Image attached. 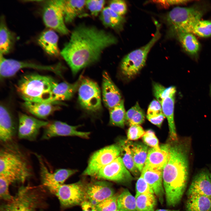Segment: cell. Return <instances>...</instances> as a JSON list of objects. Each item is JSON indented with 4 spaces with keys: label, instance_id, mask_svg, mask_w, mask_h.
<instances>
[{
    "label": "cell",
    "instance_id": "obj_46",
    "mask_svg": "<svg viewBox=\"0 0 211 211\" xmlns=\"http://www.w3.org/2000/svg\"><path fill=\"white\" fill-rule=\"evenodd\" d=\"M145 132L140 125L130 126L127 132V138L129 140H135L138 139L144 134Z\"/></svg>",
    "mask_w": 211,
    "mask_h": 211
},
{
    "label": "cell",
    "instance_id": "obj_43",
    "mask_svg": "<svg viewBox=\"0 0 211 211\" xmlns=\"http://www.w3.org/2000/svg\"><path fill=\"white\" fill-rule=\"evenodd\" d=\"M142 139L147 145L156 149L161 150L158 139L152 130H149L146 131L142 137Z\"/></svg>",
    "mask_w": 211,
    "mask_h": 211
},
{
    "label": "cell",
    "instance_id": "obj_4",
    "mask_svg": "<svg viewBox=\"0 0 211 211\" xmlns=\"http://www.w3.org/2000/svg\"><path fill=\"white\" fill-rule=\"evenodd\" d=\"M57 83L51 76L31 74L23 76L16 89L25 101L52 102V91Z\"/></svg>",
    "mask_w": 211,
    "mask_h": 211
},
{
    "label": "cell",
    "instance_id": "obj_30",
    "mask_svg": "<svg viewBox=\"0 0 211 211\" xmlns=\"http://www.w3.org/2000/svg\"><path fill=\"white\" fill-rule=\"evenodd\" d=\"M174 37L178 39L185 50L192 55L198 53L200 49V44L193 34L183 33L178 34Z\"/></svg>",
    "mask_w": 211,
    "mask_h": 211
},
{
    "label": "cell",
    "instance_id": "obj_25",
    "mask_svg": "<svg viewBox=\"0 0 211 211\" xmlns=\"http://www.w3.org/2000/svg\"><path fill=\"white\" fill-rule=\"evenodd\" d=\"M59 37L55 30L48 29L43 32L38 39V42L49 55L57 56L60 54L58 47Z\"/></svg>",
    "mask_w": 211,
    "mask_h": 211
},
{
    "label": "cell",
    "instance_id": "obj_31",
    "mask_svg": "<svg viewBox=\"0 0 211 211\" xmlns=\"http://www.w3.org/2000/svg\"><path fill=\"white\" fill-rule=\"evenodd\" d=\"M14 38L7 28L3 16L1 18L0 26V54L8 53L13 47Z\"/></svg>",
    "mask_w": 211,
    "mask_h": 211
},
{
    "label": "cell",
    "instance_id": "obj_9",
    "mask_svg": "<svg viewBox=\"0 0 211 211\" xmlns=\"http://www.w3.org/2000/svg\"><path fill=\"white\" fill-rule=\"evenodd\" d=\"M78 90L79 102L83 109L93 113L101 110V92L96 82L89 78L82 77Z\"/></svg>",
    "mask_w": 211,
    "mask_h": 211
},
{
    "label": "cell",
    "instance_id": "obj_33",
    "mask_svg": "<svg viewBox=\"0 0 211 211\" xmlns=\"http://www.w3.org/2000/svg\"><path fill=\"white\" fill-rule=\"evenodd\" d=\"M129 141H125L120 142L121 154L123 162L127 169L135 176H137L139 171L136 167L133 158Z\"/></svg>",
    "mask_w": 211,
    "mask_h": 211
},
{
    "label": "cell",
    "instance_id": "obj_1",
    "mask_svg": "<svg viewBox=\"0 0 211 211\" xmlns=\"http://www.w3.org/2000/svg\"><path fill=\"white\" fill-rule=\"evenodd\" d=\"M117 42V38L110 32L81 24L73 30L60 54L75 75L98 61L105 50Z\"/></svg>",
    "mask_w": 211,
    "mask_h": 211
},
{
    "label": "cell",
    "instance_id": "obj_48",
    "mask_svg": "<svg viewBox=\"0 0 211 211\" xmlns=\"http://www.w3.org/2000/svg\"><path fill=\"white\" fill-rule=\"evenodd\" d=\"M165 116L163 113L156 116L147 117V119L152 123L160 127Z\"/></svg>",
    "mask_w": 211,
    "mask_h": 211
},
{
    "label": "cell",
    "instance_id": "obj_36",
    "mask_svg": "<svg viewBox=\"0 0 211 211\" xmlns=\"http://www.w3.org/2000/svg\"><path fill=\"white\" fill-rule=\"evenodd\" d=\"M137 211H154L156 203L154 194H141L135 196Z\"/></svg>",
    "mask_w": 211,
    "mask_h": 211
},
{
    "label": "cell",
    "instance_id": "obj_40",
    "mask_svg": "<svg viewBox=\"0 0 211 211\" xmlns=\"http://www.w3.org/2000/svg\"><path fill=\"white\" fill-rule=\"evenodd\" d=\"M12 183L6 178L0 176V197L1 199L7 202L11 201L13 196L9 191V185Z\"/></svg>",
    "mask_w": 211,
    "mask_h": 211
},
{
    "label": "cell",
    "instance_id": "obj_28",
    "mask_svg": "<svg viewBox=\"0 0 211 211\" xmlns=\"http://www.w3.org/2000/svg\"><path fill=\"white\" fill-rule=\"evenodd\" d=\"M100 18L106 27L118 32L122 30L125 22L123 16L117 14L108 7L103 8L100 13Z\"/></svg>",
    "mask_w": 211,
    "mask_h": 211
},
{
    "label": "cell",
    "instance_id": "obj_38",
    "mask_svg": "<svg viewBox=\"0 0 211 211\" xmlns=\"http://www.w3.org/2000/svg\"><path fill=\"white\" fill-rule=\"evenodd\" d=\"M190 33L201 37L211 36V21L200 20L193 26Z\"/></svg>",
    "mask_w": 211,
    "mask_h": 211
},
{
    "label": "cell",
    "instance_id": "obj_5",
    "mask_svg": "<svg viewBox=\"0 0 211 211\" xmlns=\"http://www.w3.org/2000/svg\"><path fill=\"white\" fill-rule=\"evenodd\" d=\"M203 14L202 11L196 7L174 8L165 16V21L169 28V35L173 37L181 33H190Z\"/></svg>",
    "mask_w": 211,
    "mask_h": 211
},
{
    "label": "cell",
    "instance_id": "obj_32",
    "mask_svg": "<svg viewBox=\"0 0 211 211\" xmlns=\"http://www.w3.org/2000/svg\"><path fill=\"white\" fill-rule=\"evenodd\" d=\"M135 164L141 173L147 159L148 148L147 146L141 143L129 142Z\"/></svg>",
    "mask_w": 211,
    "mask_h": 211
},
{
    "label": "cell",
    "instance_id": "obj_19",
    "mask_svg": "<svg viewBox=\"0 0 211 211\" xmlns=\"http://www.w3.org/2000/svg\"><path fill=\"white\" fill-rule=\"evenodd\" d=\"M188 196L198 195L211 199V177L210 172L203 170L194 177L187 192Z\"/></svg>",
    "mask_w": 211,
    "mask_h": 211
},
{
    "label": "cell",
    "instance_id": "obj_29",
    "mask_svg": "<svg viewBox=\"0 0 211 211\" xmlns=\"http://www.w3.org/2000/svg\"><path fill=\"white\" fill-rule=\"evenodd\" d=\"M186 203V211H211V199L202 195L188 196Z\"/></svg>",
    "mask_w": 211,
    "mask_h": 211
},
{
    "label": "cell",
    "instance_id": "obj_47",
    "mask_svg": "<svg viewBox=\"0 0 211 211\" xmlns=\"http://www.w3.org/2000/svg\"><path fill=\"white\" fill-rule=\"evenodd\" d=\"M162 113H163L161 104L156 100L154 99L149 105L147 117L156 116Z\"/></svg>",
    "mask_w": 211,
    "mask_h": 211
},
{
    "label": "cell",
    "instance_id": "obj_22",
    "mask_svg": "<svg viewBox=\"0 0 211 211\" xmlns=\"http://www.w3.org/2000/svg\"><path fill=\"white\" fill-rule=\"evenodd\" d=\"M176 92L175 87L172 86L170 92L160 103L163 113L167 120L170 137L174 141H177L178 139L174 117Z\"/></svg>",
    "mask_w": 211,
    "mask_h": 211
},
{
    "label": "cell",
    "instance_id": "obj_39",
    "mask_svg": "<svg viewBox=\"0 0 211 211\" xmlns=\"http://www.w3.org/2000/svg\"><path fill=\"white\" fill-rule=\"evenodd\" d=\"M118 195L115 194L96 205L98 211H115L117 210V200Z\"/></svg>",
    "mask_w": 211,
    "mask_h": 211
},
{
    "label": "cell",
    "instance_id": "obj_3",
    "mask_svg": "<svg viewBox=\"0 0 211 211\" xmlns=\"http://www.w3.org/2000/svg\"><path fill=\"white\" fill-rule=\"evenodd\" d=\"M2 144L0 149V176L7 178L12 183L24 182L32 174L28 158L13 141Z\"/></svg>",
    "mask_w": 211,
    "mask_h": 211
},
{
    "label": "cell",
    "instance_id": "obj_17",
    "mask_svg": "<svg viewBox=\"0 0 211 211\" xmlns=\"http://www.w3.org/2000/svg\"><path fill=\"white\" fill-rule=\"evenodd\" d=\"M86 192L87 200L95 206L115 194L112 185L105 181H95L86 184Z\"/></svg>",
    "mask_w": 211,
    "mask_h": 211
},
{
    "label": "cell",
    "instance_id": "obj_15",
    "mask_svg": "<svg viewBox=\"0 0 211 211\" xmlns=\"http://www.w3.org/2000/svg\"><path fill=\"white\" fill-rule=\"evenodd\" d=\"M48 123L47 121L20 113L18 115V137L21 139L35 141L39 134L40 129L45 127Z\"/></svg>",
    "mask_w": 211,
    "mask_h": 211
},
{
    "label": "cell",
    "instance_id": "obj_24",
    "mask_svg": "<svg viewBox=\"0 0 211 211\" xmlns=\"http://www.w3.org/2000/svg\"><path fill=\"white\" fill-rule=\"evenodd\" d=\"M59 102H37L25 101L23 106L29 113L41 119H45L60 108Z\"/></svg>",
    "mask_w": 211,
    "mask_h": 211
},
{
    "label": "cell",
    "instance_id": "obj_16",
    "mask_svg": "<svg viewBox=\"0 0 211 211\" xmlns=\"http://www.w3.org/2000/svg\"><path fill=\"white\" fill-rule=\"evenodd\" d=\"M78 126H73L59 121L49 122L45 127L41 139L47 140L58 136H76L84 138H89L90 133L77 130Z\"/></svg>",
    "mask_w": 211,
    "mask_h": 211
},
{
    "label": "cell",
    "instance_id": "obj_11",
    "mask_svg": "<svg viewBox=\"0 0 211 211\" xmlns=\"http://www.w3.org/2000/svg\"><path fill=\"white\" fill-rule=\"evenodd\" d=\"M121 151L120 145L116 144L107 146L96 151L91 157L83 175L95 176L101 169L119 157Z\"/></svg>",
    "mask_w": 211,
    "mask_h": 211
},
{
    "label": "cell",
    "instance_id": "obj_21",
    "mask_svg": "<svg viewBox=\"0 0 211 211\" xmlns=\"http://www.w3.org/2000/svg\"><path fill=\"white\" fill-rule=\"evenodd\" d=\"M141 175L152 188L159 202L162 203L165 195L163 185V170L144 166Z\"/></svg>",
    "mask_w": 211,
    "mask_h": 211
},
{
    "label": "cell",
    "instance_id": "obj_41",
    "mask_svg": "<svg viewBox=\"0 0 211 211\" xmlns=\"http://www.w3.org/2000/svg\"><path fill=\"white\" fill-rule=\"evenodd\" d=\"M105 3V1L103 0H86L85 6L92 15L96 16L103 9Z\"/></svg>",
    "mask_w": 211,
    "mask_h": 211
},
{
    "label": "cell",
    "instance_id": "obj_42",
    "mask_svg": "<svg viewBox=\"0 0 211 211\" xmlns=\"http://www.w3.org/2000/svg\"><path fill=\"white\" fill-rule=\"evenodd\" d=\"M136 192L135 196L141 194H154L152 188L141 175L136 182Z\"/></svg>",
    "mask_w": 211,
    "mask_h": 211
},
{
    "label": "cell",
    "instance_id": "obj_14",
    "mask_svg": "<svg viewBox=\"0 0 211 211\" xmlns=\"http://www.w3.org/2000/svg\"><path fill=\"white\" fill-rule=\"evenodd\" d=\"M40 167V174L43 185L47 188L64 184L66 180L77 172L75 170L61 169L50 171L42 158L36 154Z\"/></svg>",
    "mask_w": 211,
    "mask_h": 211
},
{
    "label": "cell",
    "instance_id": "obj_8",
    "mask_svg": "<svg viewBox=\"0 0 211 211\" xmlns=\"http://www.w3.org/2000/svg\"><path fill=\"white\" fill-rule=\"evenodd\" d=\"M39 198L34 188L29 185L22 186L11 201L1 206L0 211H36Z\"/></svg>",
    "mask_w": 211,
    "mask_h": 211
},
{
    "label": "cell",
    "instance_id": "obj_13",
    "mask_svg": "<svg viewBox=\"0 0 211 211\" xmlns=\"http://www.w3.org/2000/svg\"><path fill=\"white\" fill-rule=\"evenodd\" d=\"M95 176L99 179L119 183L127 182L133 178L120 156L101 169Z\"/></svg>",
    "mask_w": 211,
    "mask_h": 211
},
{
    "label": "cell",
    "instance_id": "obj_27",
    "mask_svg": "<svg viewBox=\"0 0 211 211\" xmlns=\"http://www.w3.org/2000/svg\"><path fill=\"white\" fill-rule=\"evenodd\" d=\"M82 77L76 82L70 84L66 82L57 83L52 91L53 102H59L70 99L78 90Z\"/></svg>",
    "mask_w": 211,
    "mask_h": 211
},
{
    "label": "cell",
    "instance_id": "obj_18",
    "mask_svg": "<svg viewBox=\"0 0 211 211\" xmlns=\"http://www.w3.org/2000/svg\"><path fill=\"white\" fill-rule=\"evenodd\" d=\"M17 127L9 111L3 105L0 107V141L2 144L13 141L18 132Z\"/></svg>",
    "mask_w": 211,
    "mask_h": 211
},
{
    "label": "cell",
    "instance_id": "obj_12",
    "mask_svg": "<svg viewBox=\"0 0 211 211\" xmlns=\"http://www.w3.org/2000/svg\"><path fill=\"white\" fill-rule=\"evenodd\" d=\"M42 19L45 25L60 34L66 35L69 31L65 24L59 0L46 1L43 7Z\"/></svg>",
    "mask_w": 211,
    "mask_h": 211
},
{
    "label": "cell",
    "instance_id": "obj_23",
    "mask_svg": "<svg viewBox=\"0 0 211 211\" xmlns=\"http://www.w3.org/2000/svg\"><path fill=\"white\" fill-rule=\"evenodd\" d=\"M169 145L161 146L160 150L152 148L150 149L144 166L163 170L168 160Z\"/></svg>",
    "mask_w": 211,
    "mask_h": 211
},
{
    "label": "cell",
    "instance_id": "obj_35",
    "mask_svg": "<svg viewBox=\"0 0 211 211\" xmlns=\"http://www.w3.org/2000/svg\"><path fill=\"white\" fill-rule=\"evenodd\" d=\"M126 113L124 101L122 99L119 103L109 110V124L123 127L125 122Z\"/></svg>",
    "mask_w": 211,
    "mask_h": 211
},
{
    "label": "cell",
    "instance_id": "obj_37",
    "mask_svg": "<svg viewBox=\"0 0 211 211\" xmlns=\"http://www.w3.org/2000/svg\"><path fill=\"white\" fill-rule=\"evenodd\" d=\"M144 112L138 103L126 112L125 122L130 126L140 125L144 122Z\"/></svg>",
    "mask_w": 211,
    "mask_h": 211
},
{
    "label": "cell",
    "instance_id": "obj_53",
    "mask_svg": "<svg viewBox=\"0 0 211 211\" xmlns=\"http://www.w3.org/2000/svg\"><path fill=\"white\" fill-rule=\"evenodd\" d=\"M210 93L211 94V85L210 88Z\"/></svg>",
    "mask_w": 211,
    "mask_h": 211
},
{
    "label": "cell",
    "instance_id": "obj_34",
    "mask_svg": "<svg viewBox=\"0 0 211 211\" xmlns=\"http://www.w3.org/2000/svg\"><path fill=\"white\" fill-rule=\"evenodd\" d=\"M117 203L118 209L121 211H137L135 197L127 189L118 195Z\"/></svg>",
    "mask_w": 211,
    "mask_h": 211
},
{
    "label": "cell",
    "instance_id": "obj_50",
    "mask_svg": "<svg viewBox=\"0 0 211 211\" xmlns=\"http://www.w3.org/2000/svg\"><path fill=\"white\" fill-rule=\"evenodd\" d=\"M81 206L82 211H98L96 206L87 200L84 201Z\"/></svg>",
    "mask_w": 211,
    "mask_h": 211
},
{
    "label": "cell",
    "instance_id": "obj_6",
    "mask_svg": "<svg viewBox=\"0 0 211 211\" xmlns=\"http://www.w3.org/2000/svg\"><path fill=\"white\" fill-rule=\"evenodd\" d=\"M154 22L156 30L150 40L144 45L127 54L121 61V72L128 78L136 75L144 67L150 51L161 37V25L157 21L154 20Z\"/></svg>",
    "mask_w": 211,
    "mask_h": 211
},
{
    "label": "cell",
    "instance_id": "obj_52",
    "mask_svg": "<svg viewBox=\"0 0 211 211\" xmlns=\"http://www.w3.org/2000/svg\"><path fill=\"white\" fill-rule=\"evenodd\" d=\"M121 211V210H118V209L117 210H116V211Z\"/></svg>",
    "mask_w": 211,
    "mask_h": 211
},
{
    "label": "cell",
    "instance_id": "obj_2",
    "mask_svg": "<svg viewBox=\"0 0 211 211\" xmlns=\"http://www.w3.org/2000/svg\"><path fill=\"white\" fill-rule=\"evenodd\" d=\"M190 143L187 140L169 145L167 161L163 170L166 203L174 206L180 201L185 190L189 172Z\"/></svg>",
    "mask_w": 211,
    "mask_h": 211
},
{
    "label": "cell",
    "instance_id": "obj_10",
    "mask_svg": "<svg viewBox=\"0 0 211 211\" xmlns=\"http://www.w3.org/2000/svg\"><path fill=\"white\" fill-rule=\"evenodd\" d=\"M30 68L41 70L48 71L60 75L61 65L58 64L51 65H44L7 59L0 54V78H9L14 75L21 69Z\"/></svg>",
    "mask_w": 211,
    "mask_h": 211
},
{
    "label": "cell",
    "instance_id": "obj_51",
    "mask_svg": "<svg viewBox=\"0 0 211 211\" xmlns=\"http://www.w3.org/2000/svg\"><path fill=\"white\" fill-rule=\"evenodd\" d=\"M155 211H180L178 210H171L168 209H157Z\"/></svg>",
    "mask_w": 211,
    "mask_h": 211
},
{
    "label": "cell",
    "instance_id": "obj_54",
    "mask_svg": "<svg viewBox=\"0 0 211 211\" xmlns=\"http://www.w3.org/2000/svg\"><path fill=\"white\" fill-rule=\"evenodd\" d=\"M210 176H211V171L210 172Z\"/></svg>",
    "mask_w": 211,
    "mask_h": 211
},
{
    "label": "cell",
    "instance_id": "obj_26",
    "mask_svg": "<svg viewBox=\"0 0 211 211\" xmlns=\"http://www.w3.org/2000/svg\"><path fill=\"white\" fill-rule=\"evenodd\" d=\"M65 23L72 22L83 13L86 0H59Z\"/></svg>",
    "mask_w": 211,
    "mask_h": 211
},
{
    "label": "cell",
    "instance_id": "obj_44",
    "mask_svg": "<svg viewBox=\"0 0 211 211\" xmlns=\"http://www.w3.org/2000/svg\"><path fill=\"white\" fill-rule=\"evenodd\" d=\"M117 14L123 16L127 11L126 3L122 0H113L110 1L108 6Z\"/></svg>",
    "mask_w": 211,
    "mask_h": 211
},
{
    "label": "cell",
    "instance_id": "obj_20",
    "mask_svg": "<svg viewBox=\"0 0 211 211\" xmlns=\"http://www.w3.org/2000/svg\"><path fill=\"white\" fill-rule=\"evenodd\" d=\"M102 76L103 100L104 104L109 110L120 102L122 100L121 96L108 74L104 72Z\"/></svg>",
    "mask_w": 211,
    "mask_h": 211
},
{
    "label": "cell",
    "instance_id": "obj_7",
    "mask_svg": "<svg viewBox=\"0 0 211 211\" xmlns=\"http://www.w3.org/2000/svg\"><path fill=\"white\" fill-rule=\"evenodd\" d=\"M86 186V184L79 181L47 189L57 197L62 207L67 208L81 205L84 201L87 200Z\"/></svg>",
    "mask_w": 211,
    "mask_h": 211
},
{
    "label": "cell",
    "instance_id": "obj_49",
    "mask_svg": "<svg viewBox=\"0 0 211 211\" xmlns=\"http://www.w3.org/2000/svg\"><path fill=\"white\" fill-rule=\"evenodd\" d=\"M187 0H159L154 1L155 3L164 6L181 4L187 3Z\"/></svg>",
    "mask_w": 211,
    "mask_h": 211
},
{
    "label": "cell",
    "instance_id": "obj_45",
    "mask_svg": "<svg viewBox=\"0 0 211 211\" xmlns=\"http://www.w3.org/2000/svg\"><path fill=\"white\" fill-rule=\"evenodd\" d=\"M172 86L166 88L160 84L154 83L153 91L154 96L160 103L162 100L166 96L171 90Z\"/></svg>",
    "mask_w": 211,
    "mask_h": 211
}]
</instances>
